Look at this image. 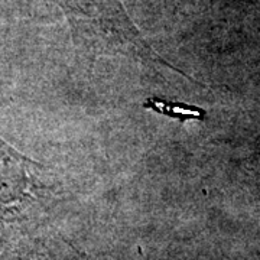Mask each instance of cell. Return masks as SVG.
I'll return each instance as SVG.
<instances>
[{
	"instance_id": "3957f363",
	"label": "cell",
	"mask_w": 260,
	"mask_h": 260,
	"mask_svg": "<svg viewBox=\"0 0 260 260\" xmlns=\"http://www.w3.org/2000/svg\"><path fill=\"white\" fill-rule=\"evenodd\" d=\"M143 107L160 113V114H165L168 117L178 119L181 123L186 120H204L205 116H207V112L201 107L188 106V104H182V103L159 100L156 97L149 99L148 102L143 104Z\"/></svg>"
},
{
	"instance_id": "7a4b0ae2",
	"label": "cell",
	"mask_w": 260,
	"mask_h": 260,
	"mask_svg": "<svg viewBox=\"0 0 260 260\" xmlns=\"http://www.w3.org/2000/svg\"><path fill=\"white\" fill-rule=\"evenodd\" d=\"M38 171L37 162L0 139V211L19 208L35 195Z\"/></svg>"
},
{
	"instance_id": "6da1fadb",
	"label": "cell",
	"mask_w": 260,
	"mask_h": 260,
	"mask_svg": "<svg viewBox=\"0 0 260 260\" xmlns=\"http://www.w3.org/2000/svg\"><path fill=\"white\" fill-rule=\"evenodd\" d=\"M74 41L93 55L127 56L174 68L150 47L120 0H59Z\"/></svg>"
}]
</instances>
